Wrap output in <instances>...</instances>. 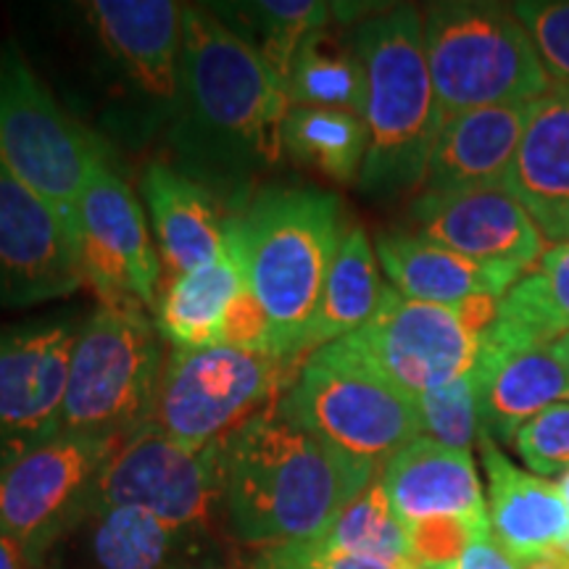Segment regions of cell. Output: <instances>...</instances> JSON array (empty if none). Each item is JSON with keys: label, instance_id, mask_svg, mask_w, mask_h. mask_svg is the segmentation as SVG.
I'll return each mask as SVG.
<instances>
[{"label": "cell", "instance_id": "cell-1", "mask_svg": "<svg viewBox=\"0 0 569 569\" xmlns=\"http://www.w3.org/2000/svg\"><path fill=\"white\" fill-rule=\"evenodd\" d=\"M180 119L172 146L206 182L238 184L282 159L288 84L211 11L184 6Z\"/></svg>", "mask_w": 569, "mask_h": 569}, {"label": "cell", "instance_id": "cell-2", "mask_svg": "<svg viewBox=\"0 0 569 569\" xmlns=\"http://www.w3.org/2000/svg\"><path fill=\"white\" fill-rule=\"evenodd\" d=\"M380 469L264 409L222 440L224 525L256 551L322 540Z\"/></svg>", "mask_w": 569, "mask_h": 569}, {"label": "cell", "instance_id": "cell-3", "mask_svg": "<svg viewBox=\"0 0 569 569\" xmlns=\"http://www.w3.org/2000/svg\"><path fill=\"white\" fill-rule=\"evenodd\" d=\"M346 232L343 206L319 188L259 190L227 219V243L274 327L277 359L288 367L303 365L306 325Z\"/></svg>", "mask_w": 569, "mask_h": 569}, {"label": "cell", "instance_id": "cell-4", "mask_svg": "<svg viewBox=\"0 0 569 569\" xmlns=\"http://www.w3.org/2000/svg\"><path fill=\"white\" fill-rule=\"evenodd\" d=\"M353 51L367 77L359 188L372 198L409 193L427 180L446 122L427 67L425 17L411 6L377 13L356 27Z\"/></svg>", "mask_w": 569, "mask_h": 569}, {"label": "cell", "instance_id": "cell-5", "mask_svg": "<svg viewBox=\"0 0 569 569\" xmlns=\"http://www.w3.org/2000/svg\"><path fill=\"white\" fill-rule=\"evenodd\" d=\"M151 317L134 306H98L69 359L61 436L122 443L151 422L167 356Z\"/></svg>", "mask_w": 569, "mask_h": 569}, {"label": "cell", "instance_id": "cell-6", "mask_svg": "<svg viewBox=\"0 0 569 569\" xmlns=\"http://www.w3.org/2000/svg\"><path fill=\"white\" fill-rule=\"evenodd\" d=\"M425 17V56L446 119L490 106L532 103L551 92L517 13L498 3H436Z\"/></svg>", "mask_w": 569, "mask_h": 569}, {"label": "cell", "instance_id": "cell-7", "mask_svg": "<svg viewBox=\"0 0 569 569\" xmlns=\"http://www.w3.org/2000/svg\"><path fill=\"white\" fill-rule=\"evenodd\" d=\"M274 409L288 422L377 467L422 436L415 396L403 393L340 343L306 356Z\"/></svg>", "mask_w": 569, "mask_h": 569}, {"label": "cell", "instance_id": "cell-8", "mask_svg": "<svg viewBox=\"0 0 569 569\" xmlns=\"http://www.w3.org/2000/svg\"><path fill=\"white\" fill-rule=\"evenodd\" d=\"M101 146L56 103L17 40L0 46V167L34 190L77 238V203Z\"/></svg>", "mask_w": 569, "mask_h": 569}, {"label": "cell", "instance_id": "cell-9", "mask_svg": "<svg viewBox=\"0 0 569 569\" xmlns=\"http://www.w3.org/2000/svg\"><path fill=\"white\" fill-rule=\"evenodd\" d=\"M288 365L230 346L172 348L163 365L151 425L177 446L203 451L264 411L284 390Z\"/></svg>", "mask_w": 569, "mask_h": 569}, {"label": "cell", "instance_id": "cell-10", "mask_svg": "<svg viewBox=\"0 0 569 569\" xmlns=\"http://www.w3.org/2000/svg\"><path fill=\"white\" fill-rule=\"evenodd\" d=\"M84 509H138L177 528L211 530L222 517V440L188 451L142 425L106 461Z\"/></svg>", "mask_w": 569, "mask_h": 569}, {"label": "cell", "instance_id": "cell-11", "mask_svg": "<svg viewBox=\"0 0 569 569\" xmlns=\"http://www.w3.org/2000/svg\"><path fill=\"white\" fill-rule=\"evenodd\" d=\"M117 440L56 436L0 467V538L38 569L53 540L88 507Z\"/></svg>", "mask_w": 569, "mask_h": 569}, {"label": "cell", "instance_id": "cell-12", "mask_svg": "<svg viewBox=\"0 0 569 569\" xmlns=\"http://www.w3.org/2000/svg\"><path fill=\"white\" fill-rule=\"evenodd\" d=\"M338 343L409 396L457 382L472 372L480 351V336L457 306L411 301L390 284L372 319Z\"/></svg>", "mask_w": 569, "mask_h": 569}, {"label": "cell", "instance_id": "cell-13", "mask_svg": "<svg viewBox=\"0 0 569 569\" xmlns=\"http://www.w3.org/2000/svg\"><path fill=\"white\" fill-rule=\"evenodd\" d=\"M77 243L84 280L106 306L156 311L161 298V256L132 188L103 153L92 161L77 203Z\"/></svg>", "mask_w": 569, "mask_h": 569}, {"label": "cell", "instance_id": "cell-14", "mask_svg": "<svg viewBox=\"0 0 569 569\" xmlns=\"http://www.w3.org/2000/svg\"><path fill=\"white\" fill-rule=\"evenodd\" d=\"M77 332L59 317L0 327V467L61 436Z\"/></svg>", "mask_w": 569, "mask_h": 569}, {"label": "cell", "instance_id": "cell-15", "mask_svg": "<svg viewBox=\"0 0 569 569\" xmlns=\"http://www.w3.org/2000/svg\"><path fill=\"white\" fill-rule=\"evenodd\" d=\"M219 546L211 530L177 528L138 509H84L38 569H209Z\"/></svg>", "mask_w": 569, "mask_h": 569}, {"label": "cell", "instance_id": "cell-16", "mask_svg": "<svg viewBox=\"0 0 569 569\" xmlns=\"http://www.w3.org/2000/svg\"><path fill=\"white\" fill-rule=\"evenodd\" d=\"M82 284L88 280L74 232L0 167V309L59 301Z\"/></svg>", "mask_w": 569, "mask_h": 569}, {"label": "cell", "instance_id": "cell-17", "mask_svg": "<svg viewBox=\"0 0 569 569\" xmlns=\"http://www.w3.org/2000/svg\"><path fill=\"white\" fill-rule=\"evenodd\" d=\"M411 219L417 234L467 259L528 272L546 251V238L507 184L451 190L417 198Z\"/></svg>", "mask_w": 569, "mask_h": 569}, {"label": "cell", "instance_id": "cell-18", "mask_svg": "<svg viewBox=\"0 0 569 569\" xmlns=\"http://www.w3.org/2000/svg\"><path fill=\"white\" fill-rule=\"evenodd\" d=\"M92 32L138 92L159 103L180 98L184 6L174 0H92Z\"/></svg>", "mask_w": 569, "mask_h": 569}, {"label": "cell", "instance_id": "cell-19", "mask_svg": "<svg viewBox=\"0 0 569 569\" xmlns=\"http://www.w3.org/2000/svg\"><path fill=\"white\" fill-rule=\"evenodd\" d=\"M380 480L403 525L436 517L490 522L472 451L419 436L382 465Z\"/></svg>", "mask_w": 569, "mask_h": 569}, {"label": "cell", "instance_id": "cell-20", "mask_svg": "<svg viewBox=\"0 0 569 569\" xmlns=\"http://www.w3.org/2000/svg\"><path fill=\"white\" fill-rule=\"evenodd\" d=\"M478 446L488 480L486 503L496 543L511 559L561 549L569 538V511L559 486L519 469L486 432H480Z\"/></svg>", "mask_w": 569, "mask_h": 569}, {"label": "cell", "instance_id": "cell-21", "mask_svg": "<svg viewBox=\"0 0 569 569\" xmlns=\"http://www.w3.org/2000/svg\"><path fill=\"white\" fill-rule=\"evenodd\" d=\"M507 188L546 240L569 243V90L532 101Z\"/></svg>", "mask_w": 569, "mask_h": 569}, {"label": "cell", "instance_id": "cell-22", "mask_svg": "<svg viewBox=\"0 0 569 569\" xmlns=\"http://www.w3.org/2000/svg\"><path fill=\"white\" fill-rule=\"evenodd\" d=\"M530 106H490L446 119L427 167V190L451 193L507 184L528 127Z\"/></svg>", "mask_w": 569, "mask_h": 569}, {"label": "cell", "instance_id": "cell-23", "mask_svg": "<svg viewBox=\"0 0 569 569\" xmlns=\"http://www.w3.org/2000/svg\"><path fill=\"white\" fill-rule=\"evenodd\" d=\"M375 253L390 288L425 303L457 306L478 296L503 298L522 277L515 267L467 259L417 232L377 234Z\"/></svg>", "mask_w": 569, "mask_h": 569}, {"label": "cell", "instance_id": "cell-24", "mask_svg": "<svg viewBox=\"0 0 569 569\" xmlns=\"http://www.w3.org/2000/svg\"><path fill=\"white\" fill-rule=\"evenodd\" d=\"M140 196L159 256L172 274L193 272L227 251V219L203 182L156 161L140 177Z\"/></svg>", "mask_w": 569, "mask_h": 569}, {"label": "cell", "instance_id": "cell-25", "mask_svg": "<svg viewBox=\"0 0 569 569\" xmlns=\"http://www.w3.org/2000/svg\"><path fill=\"white\" fill-rule=\"evenodd\" d=\"M480 425L496 443H511L517 430L557 403H569V372L551 346L501 356H478L472 367Z\"/></svg>", "mask_w": 569, "mask_h": 569}, {"label": "cell", "instance_id": "cell-26", "mask_svg": "<svg viewBox=\"0 0 569 569\" xmlns=\"http://www.w3.org/2000/svg\"><path fill=\"white\" fill-rule=\"evenodd\" d=\"M569 336V243L551 246L501 298L496 322L480 338L478 356L522 353Z\"/></svg>", "mask_w": 569, "mask_h": 569}, {"label": "cell", "instance_id": "cell-27", "mask_svg": "<svg viewBox=\"0 0 569 569\" xmlns=\"http://www.w3.org/2000/svg\"><path fill=\"white\" fill-rule=\"evenodd\" d=\"M243 288V272L230 243L211 264L172 274L163 284L153 322L172 348L222 346L227 311Z\"/></svg>", "mask_w": 569, "mask_h": 569}, {"label": "cell", "instance_id": "cell-28", "mask_svg": "<svg viewBox=\"0 0 569 569\" xmlns=\"http://www.w3.org/2000/svg\"><path fill=\"white\" fill-rule=\"evenodd\" d=\"M382 290L386 284L380 280L375 243L361 227H348L315 315L306 325L303 359L361 330L380 306Z\"/></svg>", "mask_w": 569, "mask_h": 569}, {"label": "cell", "instance_id": "cell-29", "mask_svg": "<svg viewBox=\"0 0 569 569\" xmlns=\"http://www.w3.org/2000/svg\"><path fill=\"white\" fill-rule=\"evenodd\" d=\"M336 182L359 180L367 156V124L359 113L296 106L282 124V156Z\"/></svg>", "mask_w": 569, "mask_h": 569}, {"label": "cell", "instance_id": "cell-30", "mask_svg": "<svg viewBox=\"0 0 569 569\" xmlns=\"http://www.w3.org/2000/svg\"><path fill=\"white\" fill-rule=\"evenodd\" d=\"M367 77L353 48H343L325 30L311 34L298 51L288 77V101L315 109L365 111Z\"/></svg>", "mask_w": 569, "mask_h": 569}, {"label": "cell", "instance_id": "cell-31", "mask_svg": "<svg viewBox=\"0 0 569 569\" xmlns=\"http://www.w3.org/2000/svg\"><path fill=\"white\" fill-rule=\"evenodd\" d=\"M319 543L332 546L338 551L359 553V557L411 561L407 525L396 515L380 475L340 511Z\"/></svg>", "mask_w": 569, "mask_h": 569}, {"label": "cell", "instance_id": "cell-32", "mask_svg": "<svg viewBox=\"0 0 569 569\" xmlns=\"http://www.w3.org/2000/svg\"><path fill=\"white\" fill-rule=\"evenodd\" d=\"M240 9V19L248 30L240 38L259 51L284 84L303 42L325 30L330 19V6L319 0H261Z\"/></svg>", "mask_w": 569, "mask_h": 569}, {"label": "cell", "instance_id": "cell-33", "mask_svg": "<svg viewBox=\"0 0 569 569\" xmlns=\"http://www.w3.org/2000/svg\"><path fill=\"white\" fill-rule=\"evenodd\" d=\"M422 436L459 451H472L480 438V403L472 372L459 377L451 386L415 396Z\"/></svg>", "mask_w": 569, "mask_h": 569}, {"label": "cell", "instance_id": "cell-34", "mask_svg": "<svg viewBox=\"0 0 569 569\" xmlns=\"http://www.w3.org/2000/svg\"><path fill=\"white\" fill-rule=\"evenodd\" d=\"M511 11L528 30L551 84L569 90V0H525Z\"/></svg>", "mask_w": 569, "mask_h": 569}, {"label": "cell", "instance_id": "cell-35", "mask_svg": "<svg viewBox=\"0 0 569 569\" xmlns=\"http://www.w3.org/2000/svg\"><path fill=\"white\" fill-rule=\"evenodd\" d=\"M511 446L538 478L569 472V403H557L525 422Z\"/></svg>", "mask_w": 569, "mask_h": 569}, {"label": "cell", "instance_id": "cell-36", "mask_svg": "<svg viewBox=\"0 0 569 569\" xmlns=\"http://www.w3.org/2000/svg\"><path fill=\"white\" fill-rule=\"evenodd\" d=\"M411 561L425 569H451L469 546L490 536V522H469L461 517L419 519L407 525Z\"/></svg>", "mask_w": 569, "mask_h": 569}, {"label": "cell", "instance_id": "cell-37", "mask_svg": "<svg viewBox=\"0 0 569 569\" xmlns=\"http://www.w3.org/2000/svg\"><path fill=\"white\" fill-rule=\"evenodd\" d=\"M248 569H425L417 561H388L359 553L338 551L319 540L284 543L272 549H259Z\"/></svg>", "mask_w": 569, "mask_h": 569}, {"label": "cell", "instance_id": "cell-38", "mask_svg": "<svg viewBox=\"0 0 569 569\" xmlns=\"http://www.w3.org/2000/svg\"><path fill=\"white\" fill-rule=\"evenodd\" d=\"M222 346L238 348V351L274 356L277 359L274 327L269 322L267 311L261 309V303L256 301V296L246 288V282L240 293L234 296L230 311H227Z\"/></svg>", "mask_w": 569, "mask_h": 569}, {"label": "cell", "instance_id": "cell-39", "mask_svg": "<svg viewBox=\"0 0 569 569\" xmlns=\"http://www.w3.org/2000/svg\"><path fill=\"white\" fill-rule=\"evenodd\" d=\"M451 569H517V561L496 543L493 532L475 540Z\"/></svg>", "mask_w": 569, "mask_h": 569}, {"label": "cell", "instance_id": "cell-40", "mask_svg": "<svg viewBox=\"0 0 569 569\" xmlns=\"http://www.w3.org/2000/svg\"><path fill=\"white\" fill-rule=\"evenodd\" d=\"M515 561L517 569H569V557L561 549H546Z\"/></svg>", "mask_w": 569, "mask_h": 569}, {"label": "cell", "instance_id": "cell-41", "mask_svg": "<svg viewBox=\"0 0 569 569\" xmlns=\"http://www.w3.org/2000/svg\"><path fill=\"white\" fill-rule=\"evenodd\" d=\"M0 569H30L17 546H11L6 538H0Z\"/></svg>", "mask_w": 569, "mask_h": 569}, {"label": "cell", "instance_id": "cell-42", "mask_svg": "<svg viewBox=\"0 0 569 569\" xmlns=\"http://www.w3.org/2000/svg\"><path fill=\"white\" fill-rule=\"evenodd\" d=\"M551 351H553V356H557V359L561 361V365L567 367V372H569V336L559 338L557 343L551 346Z\"/></svg>", "mask_w": 569, "mask_h": 569}, {"label": "cell", "instance_id": "cell-43", "mask_svg": "<svg viewBox=\"0 0 569 569\" xmlns=\"http://www.w3.org/2000/svg\"><path fill=\"white\" fill-rule=\"evenodd\" d=\"M559 493H561V498H565V507H567V511H569V472L561 475V480H559Z\"/></svg>", "mask_w": 569, "mask_h": 569}, {"label": "cell", "instance_id": "cell-44", "mask_svg": "<svg viewBox=\"0 0 569 569\" xmlns=\"http://www.w3.org/2000/svg\"><path fill=\"white\" fill-rule=\"evenodd\" d=\"M209 569H248V567H232V565H217V567H209Z\"/></svg>", "mask_w": 569, "mask_h": 569}, {"label": "cell", "instance_id": "cell-45", "mask_svg": "<svg viewBox=\"0 0 569 569\" xmlns=\"http://www.w3.org/2000/svg\"><path fill=\"white\" fill-rule=\"evenodd\" d=\"M561 551H565V553H567V557H569V538L565 540V546H561Z\"/></svg>", "mask_w": 569, "mask_h": 569}]
</instances>
